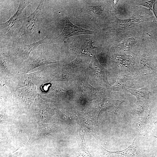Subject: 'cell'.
<instances>
[{
  "instance_id": "1",
  "label": "cell",
  "mask_w": 157,
  "mask_h": 157,
  "mask_svg": "<svg viewBox=\"0 0 157 157\" xmlns=\"http://www.w3.org/2000/svg\"><path fill=\"white\" fill-rule=\"evenodd\" d=\"M31 1L20 0L19 6L15 14L7 21L0 24L1 38L9 39L11 38L15 29L21 23H23L22 13L25 8Z\"/></svg>"
},
{
  "instance_id": "2",
  "label": "cell",
  "mask_w": 157,
  "mask_h": 157,
  "mask_svg": "<svg viewBox=\"0 0 157 157\" xmlns=\"http://www.w3.org/2000/svg\"><path fill=\"white\" fill-rule=\"evenodd\" d=\"M44 1H41L34 11L29 16L24 18L22 25L17 33L19 37L22 38L29 37L38 26Z\"/></svg>"
},
{
  "instance_id": "3",
  "label": "cell",
  "mask_w": 157,
  "mask_h": 157,
  "mask_svg": "<svg viewBox=\"0 0 157 157\" xmlns=\"http://www.w3.org/2000/svg\"><path fill=\"white\" fill-rule=\"evenodd\" d=\"M94 33V31L85 29L74 25L66 16L65 24L64 29L56 39L58 41L62 42L71 36L81 34H93Z\"/></svg>"
},
{
  "instance_id": "4",
  "label": "cell",
  "mask_w": 157,
  "mask_h": 157,
  "mask_svg": "<svg viewBox=\"0 0 157 157\" xmlns=\"http://www.w3.org/2000/svg\"><path fill=\"white\" fill-rule=\"evenodd\" d=\"M89 68L94 73V80L102 84L108 90L111 89L107 78V70L100 64L94 54L89 65Z\"/></svg>"
},
{
  "instance_id": "5",
  "label": "cell",
  "mask_w": 157,
  "mask_h": 157,
  "mask_svg": "<svg viewBox=\"0 0 157 157\" xmlns=\"http://www.w3.org/2000/svg\"><path fill=\"white\" fill-rule=\"evenodd\" d=\"M84 77L80 76H77L76 82L78 83V93L85 96H92L95 95L97 97H102L109 94V92L105 88H102L97 90L95 88L90 85L85 79Z\"/></svg>"
},
{
  "instance_id": "6",
  "label": "cell",
  "mask_w": 157,
  "mask_h": 157,
  "mask_svg": "<svg viewBox=\"0 0 157 157\" xmlns=\"http://www.w3.org/2000/svg\"><path fill=\"white\" fill-rule=\"evenodd\" d=\"M124 101L122 100H113L104 98L99 101L95 106L100 113L104 111L116 113L117 110Z\"/></svg>"
},
{
  "instance_id": "7",
  "label": "cell",
  "mask_w": 157,
  "mask_h": 157,
  "mask_svg": "<svg viewBox=\"0 0 157 157\" xmlns=\"http://www.w3.org/2000/svg\"><path fill=\"white\" fill-rule=\"evenodd\" d=\"M134 78L130 75H124L118 77L115 83L111 87L110 91L125 92L134 84Z\"/></svg>"
},
{
  "instance_id": "8",
  "label": "cell",
  "mask_w": 157,
  "mask_h": 157,
  "mask_svg": "<svg viewBox=\"0 0 157 157\" xmlns=\"http://www.w3.org/2000/svg\"><path fill=\"white\" fill-rule=\"evenodd\" d=\"M48 38L47 36L44 39L38 42L17 47L16 49V53L20 58L22 59H25L28 56L30 53L37 48L39 45L47 43Z\"/></svg>"
},
{
  "instance_id": "9",
  "label": "cell",
  "mask_w": 157,
  "mask_h": 157,
  "mask_svg": "<svg viewBox=\"0 0 157 157\" xmlns=\"http://www.w3.org/2000/svg\"><path fill=\"white\" fill-rule=\"evenodd\" d=\"M151 109L149 104L142 101H138L133 106L131 113L135 117H148L150 113Z\"/></svg>"
},
{
  "instance_id": "10",
  "label": "cell",
  "mask_w": 157,
  "mask_h": 157,
  "mask_svg": "<svg viewBox=\"0 0 157 157\" xmlns=\"http://www.w3.org/2000/svg\"><path fill=\"white\" fill-rule=\"evenodd\" d=\"M135 141V140L131 145L123 150L112 151L113 154H120L126 157H143V154Z\"/></svg>"
},
{
  "instance_id": "11",
  "label": "cell",
  "mask_w": 157,
  "mask_h": 157,
  "mask_svg": "<svg viewBox=\"0 0 157 157\" xmlns=\"http://www.w3.org/2000/svg\"><path fill=\"white\" fill-rule=\"evenodd\" d=\"M59 61L49 58L44 55L40 54L29 61L27 65V67L28 69H31L40 65L52 63H57Z\"/></svg>"
},
{
  "instance_id": "12",
  "label": "cell",
  "mask_w": 157,
  "mask_h": 157,
  "mask_svg": "<svg viewBox=\"0 0 157 157\" xmlns=\"http://www.w3.org/2000/svg\"><path fill=\"white\" fill-rule=\"evenodd\" d=\"M127 91L135 96L138 101H142L149 104V95L150 92L147 87H145L137 89L129 88Z\"/></svg>"
},
{
  "instance_id": "13",
  "label": "cell",
  "mask_w": 157,
  "mask_h": 157,
  "mask_svg": "<svg viewBox=\"0 0 157 157\" xmlns=\"http://www.w3.org/2000/svg\"><path fill=\"white\" fill-rule=\"evenodd\" d=\"M140 67L147 69L153 73L157 72V68L152 63L151 58L146 53H141L139 55Z\"/></svg>"
},
{
  "instance_id": "14",
  "label": "cell",
  "mask_w": 157,
  "mask_h": 157,
  "mask_svg": "<svg viewBox=\"0 0 157 157\" xmlns=\"http://www.w3.org/2000/svg\"><path fill=\"white\" fill-rule=\"evenodd\" d=\"M147 117H137L133 118V122L135 128L139 133L144 136L146 131L149 120Z\"/></svg>"
},
{
  "instance_id": "15",
  "label": "cell",
  "mask_w": 157,
  "mask_h": 157,
  "mask_svg": "<svg viewBox=\"0 0 157 157\" xmlns=\"http://www.w3.org/2000/svg\"><path fill=\"white\" fill-rule=\"evenodd\" d=\"M80 120L83 127L93 135L95 138L97 137L96 122L89 118L81 117Z\"/></svg>"
},
{
  "instance_id": "16",
  "label": "cell",
  "mask_w": 157,
  "mask_h": 157,
  "mask_svg": "<svg viewBox=\"0 0 157 157\" xmlns=\"http://www.w3.org/2000/svg\"><path fill=\"white\" fill-rule=\"evenodd\" d=\"M85 133L79 132L76 137L78 145V152L83 157H91L84 143Z\"/></svg>"
},
{
  "instance_id": "17",
  "label": "cell",
  "mask_w": 157,
  "mask_h": 157,
  "mask_svg": "<svg viewBox=\"0 0 157 157\" xmlns=\"http://www.w3.org/2000/svg\"><path fill=\"white\" fill-rule=\"evenodd\" d=\"M85 56L83 55H78L77 56L76 58L73 61L68 63L67 66L71 69L74 70V72L75 70H78L79 69L83 67L86 61Z\"/></svg>"
},
{
  "instance_id": "18",
  "label": "cell",
  "mask_w": 157,
  "mask_h": 157,
  "mask_svg": "<svg viewBox=\"0 0 157 157\" xmlns=\"http://www.w3.org/2000/svg\"><path fill=\"white\" fill-rule=\"evenodd\" d=\"M94 42H93L91 40L87 39L83 41L82 44L79 43V47L78 52H80L83 54L90 53L92 50L99 47L93 46L92 44Z\"/></svg>"
},
{
  "instance_id": "19",
  "label": "cell",
  "mask_w": 157,
  "mask_h": 157,
  "mask_svg": "<svg viewBox=\"0 0 157 157\" xmlns=\"http://www.w3.org/2000/svg\"><path fill=\"white\" fill-rule=\"evenodd\" d=\"M104 8L101 5L90 6L86 7L84 11L85 13L96 17L99 16L102 13Z\"/></svg>"
},
{
  "instance_id": "20",
  "label": "cell",
  "mask_w": 157,
  "mask_h": 157,
  "mask_svg": "<svg viewBox=\"0 0 157 157\" xmlns=\"http://www.w3.org/2000/svg\"><path fill=\"white\" fill-rule=\"evenodd\" d=\"M115 22L116 26L121 28H128L135 24L132 18L120 19L116 17Z\"/></svg>"
},
{
  "instance_id": "21",
  "label": "cell",
  "mask_w": 157,
  "mask_h": 157,
  "mask_svg": "<svg viewBox=\"0 0 157 157\" xmlns=\"http://www.w3.org/2000/svg\"><path fill=\"white\" fill-rule=\"evenodd\" d=\"M155 0H142L140 1L138 3L139 5L144 6L151 11L157 19V16L153 8V4Z\"/></svg>"
},
{
  "instance_id": "22",
  "label": "cell",
  "mask_w": 157,
  "mask_h": 157,
  "mask_svg": "<svg viewBox=\"0 0 157 157\" xmlns=\"http://www.w3.org/2000/svg\"><path fill=\"white\" fill-rule=\"evenodd\" d=\"M97 155L98 157H109L112 154V151L106 149L100 145L97 148Z\"/></svg>"
},
{
  "instance_id": "23",
  "label": "cell",
  "mask_w": 157,
  "mask_h": 157,
  "mask_svg": "<svg viewBox=\"0 0 157 157\" xmlns=\"http://www.w3.org/2000/svg\"><path fill=\"white\" fill-rule=\"evenodd\" d=\"M6 109H4L1 113L0 114V123H7L8 122L5 117Z\"/></svg>"
},
{
  "instance_id": "24",
  "label": "cell",
  "mask_w": 157,
  "mask_h": 157,
  "mask_svg": "<svg viewBox=\"0 0 157 157\" xmlns=\"http://www.w3.org/2000/svg\"><path fill=\"white\" fill-rule=\"evenodd\" d=\"M80 156V155L79 153H77L76 154L70 157H78ZM57 156H58V157H63L60 155H57Z\"/></svg>"
},
{
  "instance_id": "25",
  "label": "cell",
  "mask_w": 157,
  "mask_h": 157,
  "mask_svg": "<svg viewBox=\"0 0 157 157\" xmlns=\"http://www.w3.org/2000/svg\"><path fill=\"white\" fill-rule=\"evenodd\" d=\"M156 123V125L154 130V133L156 136V137L157 138V122Z\"/></svg>"
}]
</instances>
